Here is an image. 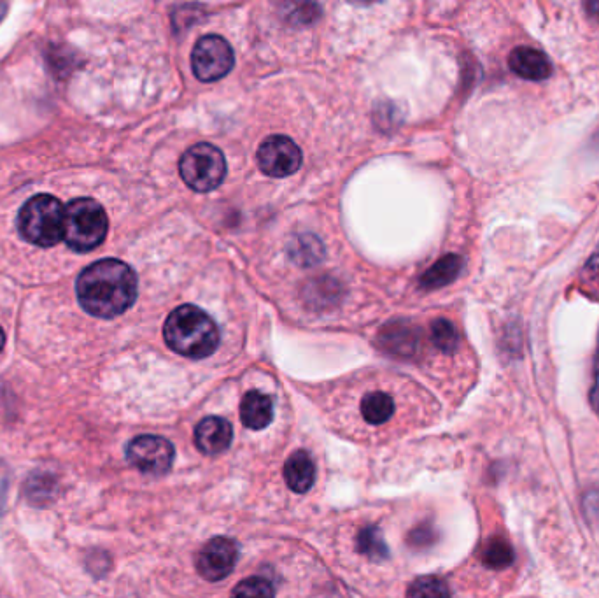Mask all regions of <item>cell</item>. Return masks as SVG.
<instances>
[{
	"instance_id": "ac0fdd59",
	"label": "cell",
	"mask_w": 599,
	"mask_h": 598,
	"mask_svg": "<svg viewBox=\"0 0 599 598\" xmlns=\"http://www.w3.org/2000/svg\"><path fill=\"white\" fill-rule=\"evenodd\" d=\"M482 562L489 569H505L514 563V549L505 539H491L482 551Z\"/></svg>"
},
{
	"instance_id": "8992f818",
	"label": "cell",
	"mask_w": 599,
	"mask_h": 598,
	"mask_svg": "<svg viewBox=\"0 0 599 598\" xmlns=\"http://www.w3.org/2000/svg\"><path fill=\"white\" fill-rule=\"evenodd\" d=\"M235 64L233 50L225 37L204 36L191 53V69L197 79L204 83H212L230 74Z\"/></svg>"
},
{
	"instance_id": "7402d4cb",
	"label": "cell",
	"mask_w": 599,
	"mask_h": 598,
	"mask_svg": "<svg viewBox=\"0 0 599 598\" xmlns=\"http://www.w3.org/2000/svg\"><path fill=\"white\" fill-rule=\"evenodd\" d=\"M295 244V250H291V255L295 258V262H298V264L318 262L319 257L312 255V251L321 255V251H316V246H319L316 237H298V241Z\"/></svg>"
},
{
	"instance_id": "277c9868",
	"label": "cell",
	"mask_w": 599,
	"mask_h": 598,
	"mask_svg": "<svg viewBox=\"0 0 599 598\" xmlns=\"http://www.w3.org/2000/svg\"><path fill=\"white\" fill-rule=\"evenodd\" d=\"M109 230L104 207L97 200L76 199L65 207V243L78 253L99 248Z\"/></svg>"
},
{
	"instance_id": "484cf974",
	"label": "cell",
	"mask_w": 599,
	"mask_h": 598,
	"mask_svg": "<svg viewBox=\"0 0 599 598\" xmlns=\"http://www.w3.org/2000/svg\"><path fill=\"white\" fill-rule=\"evenodd\" d=\"M6 346V334H4V328L0 327V351Z\"/></svg>"
},
{
	"instance_id": "ba28073f",
	"label": "cell",
	"mask_w": 599,
	"mask_h": 598,
	"mask_svg": "<svg viewBox=\"0 0 599 598\" xmlns=\"http://www.w3.org/2000/svg\"><path fill=\"white\" fill-rule=\"evenodd\" d=\"M302 150L286 136L268 137L258 150L261 171L272 178H288L302 167Z\"/></svg>"
},
{
	"instance_id": "9a60e30c",
	"label": "cell",
	"mask_w": 599,
	"mask_h": 598,
	"mask_svg": "<svg viewBox=\"0 0 599 598\" xmlns=\"http://www.w3.org/2000/svg\"><path fill=\"white\" fill-rule=\"evenodd\" d=\"M361 414L370 425H384L395 414V400L391 399L388 393H368L361 400Z\"/></svg>"
},
{
	"instance_id": "8fae6325",
	"label": "cell",
	"mask_w": 599,
	"mask_h": 598,
	"mask_svg": "<svg viewBox=\"0 0 599 598\" xmlns=\"http://www.w3.org/2000/svg\"><path fill=\"white\" fill-rule=\"evenodd\" d=\"M508 65L519 78L529 79V81H543L552 74L549 57L529 46L515 48L508 57Z\"/></svg>"
},
{
	"instance_id": "7c38bea8",
	"label": "cell",
	"mask_w": 599,
	"mask_h": 598,
	"mask_svg": "<svg viewBox=\"0 0 599 598\" xmlns=\"http://www.w3.org/2000/svg\"><path fill=\"white\" fill-rule=\"evenodd\" d=\"M240 420L251 430H263L274 420V402L265 393L251 390L240 404Z\"/></svg>"
},
{
	"instance_id": "2e32d148",
	"label": "cell",
	"mask_w": 599,
	"mask_h": 598,
	"mask_svg": "<svg viewBox=\"0 0 599 598\" xmlns=\"http://www.w3.org/2000/svg\"><path fill=\"white\" fill-rule=\"evenodd\" d=\"M57 479L50 474L37 472L25 481V495L34 506H46L55 500Z\"/></svg>"
},
{
	"instance_id": "7a4b0ae2",
	"label": "cell",
	"mask_w": 599,
	"mask_h": 598,
	"mask_svg": "<svg viewBox=\"0 0 599 598\" xmlns=\"http://www.w3.org/2000/svg\"><path fill=\"white\" fill-rule=\"evenodd\" d=\"M163 337L177 355L202 360L219 346V328L209 314L195 306H181L170 313Z\"/></svg>"
},
{
	"instance_id": "4316f807",
	"label": "cell",
	"mask_w": 599,
	"mask_h": 598,
	"mask_svg": "<svg viewBox=\"0 0 599 598\" xmlns=\"http://www.w3.org/2000/svg\"><path fill=\"white\" fill-rule=\"evenodd\" d=\"M6 9H8L6 4H0V20H2V16H4V13H6Z\"/></svg>"
},
{
	"instance_id": "cb8c5ba5",
	"label": "cell",
	"mask_w": 599,
	"mask_h": 598,
	"mask_svg": "<svg viewBox=\"0 0 599 598\" xmlns=\"http://www.w3.org/2000/svg\"><path fill=\"white\" fill-rule=\"evenodd\" d=\"M591 404L599 416V360L596 362V374H594V385H592L591 390Z\"/></svg>"
},
{
	"instance_id": "d4e9b609",
	"label": "cell",
	"mask_w": 599,
	"mask_h": 598,
	"mask_svg": "<svg viewBox=\"0 0 599 598\" xmlns=\"http://www.w3.org/2000/svg\"><path fill=\"white\" fill-rule=\"evenodd\" d=\"M585 11H587V15L599 22V2H587L585 4Z\"/></svg>"
},
{
	"instance_id": "30bf717a",
	"label": "cell",
	"mask_w": 599,
	"mask_h": 598,
	"mask_svg": "<svg viewBox=\"0 0 599 598\" xmlns=\"http://www.w3.org/2000/svg\"><path fill=\"white\" fill-rule=\"evenodd\" d=\"M233 428L230 421L219 416H207L195 428V444L204 455L216 456L230 448Z\"/></svg>"
},
{
	"instance_id": "5bb4252c",
	"label": "cell",
	"mask_w": 599,
	"mask_h": 598,
	"mask_svg": "<svg viewBox=\"0 0 599 598\" xmlns=\"http://www.w3.org/2000/svg\"><path fill=\"white\" fill-rule=\"evenodd\" d=\"M463 265H465V260L459 255H447V257L440 258L430 271L424 272L421 286L424 290H437L442 286L451 285L452 281L458 278L463 271Z\"/></svg>"
},
{
	"instance_id": "603a6c76",
	"label": "cell",
	"mask_w": 599,
	"mask_h": 598,
	"mask_svg": "<svg viewBox=\"0 0 599 598\" xmlns=\"http://www.w3.org/2000/svg\"><path fill=\"white\" fill-rule=\"evenodd\" d=\"M582 283L587 286L589 292L599 293V248L585 264Z\"/></svg>"
},
{
	"instance_id": "83f0119b",
	"label": "cell",
	"mask_w": 599,
	"mask_h": 598,
	"mask_svg": "<svg viewBox=\"0 0 599 598\" xmlns=\"http://www.w3.org/2000/svg\"><path fill=\"white\" fill-rule=\"evenodd\" d=\"M598 360H599V349H598Z\"/></svg>"
},
{
	"instance_id": "3957f363",
	"label": "cell",
	"mask_w": 599,
	"mask_h": 598,
	"mask_svg": "<svg viewBox=\"0 0 599 598\" xmlns=\"http://www.w3.org/2000/svg\"><path fill=\"white\" fill-rule=\"evenodd\" d=\"M18 230L25 241L39 248H53L65 237V207L57 197L43 193L23 204Z\"/></svg>"
},
{
	"instance_id": "ffe728a7",
	"label": "cell",
	"mask_w": 599,
	"mask_h": 598,
	"mask_svg": "<svg viewBox=\"0 0 599 598\" xmlns=\"http://www.w3.org/2000/svg\"><path fill=\"white\" fill-rule=\"evenodd\" d=\"M431 341L442 353L451 355L459 346L458 328L449 320H437L431 325Z\"/></svg>"
},
{
	"instance_id": "52a82bcc",
	"label": "cell",
	"mask_w": 599,
	"mask_h": 598,
	"mask_svg": "<svg viewBox=\"0 0 599 598\" xmlns=\"http://www.w3.org/2000/svg\"><path fill=\"white\" fill-rule=\"evenodd\" d=\"M174 455L172 442L160 435H139L127 446L128 463L149 476L167 474L174 463Z\"/></svg>"
},
{
	"instance_id": "5b68a950",
	"label": "cell",
	"mask_w": 599,
	"mask_h": 598,
	"mask_svg": "<svg viewBox=\"0 0 599 598\" xmlns=\"http://www.w3.org/2000/svg\"><path fill=\"white\" fill-rule=\"evenodd\" d=\"M179 171L184 183L190 186L191 190L200 193L212 192L225 179V155L212 144H195L181 158Z\"/></svg>"
},
{
	"instance_id": "4fadbf2b",
	"label": "cell",
	"mask_w": 599,
	"mask_h": 598,
	"mask_svg": "<svg viewBox=\"0 0 599 598\" xmlns=\"http://www.w3.org/2000/svg\"><path fill=\"white\" fill-rule=\"evenodd\" d=\"M284 481L289 490L307 493L316 481V467L307 451H295L284 465Z\"/></svg>"
},
{
	"instance_id": "e0dca14e",
	"label": "cell",
	"mask_w": 599,
	"mask_h": 598,
	"mask_svg": "<svg viewBox=\"0 0 599 598\" xmlns=\"http://www.w3.org/2000/svg\"><path fill=\"white\" fill-rule=\"evenodd\" d=\"M356 548L361 555L367 556L374 562H382L389 556L388 544L377 527L363 528L356 539Z\"/></svg>"
},
{
	"instance_id": "d6986e66",
	"label": "cell",
	"mask_w": 599,
	"mask_h": 598,
	"mask_svg": "<svg viewBox=\"0 0 599 598\" xmlns=\"http://www.w3.org/2000/svg\"><path fill=\"white\" fill-rule=\"evenodd\" d=\"M407 598H451V590L440 577L424 576L410 584Z\"/></svg>"
},
{
	"instance_id": "6da1fadb",
	"label": "cell",
	"mask_w": 599,
	"mask_h": 598,
	"mask_svg": "<svg viewBox=\"0 0 599 598\" xmlns=\"http://www.w3.org/2000/svg\"><path fill=\"white\" fill-rule=\"evenodd\" d=\"M137 290L134 269L116 258L88 265L76 281L79 304L86 313L102 320L116 318L134 306Z\"/></svg>"
},
{
	"instance_id": "9c48e42d",
	"label": "cell",
	"mask_w": 599,
	"mask_h": 598,
	"mask_svg": "<svg viewBox=\"0 0 599 598\" xmlns=\"http://www.w3.org/2000/svg\"><path fill=\"white\" fill-rule=\"evenodd\" d=\"M239 560L237 542L226 537H216L200 549L197 556L198 574L207 581H221L232 574L235 563Z\"/></svg>"
},
{
	"instance_id": "44dd1931",
	"label": "cell",
	"mask_w": 599,
	"mask_h": 598,
	"mask_svg": "<svg viewBox=\"0 0 599 598\" xmlns=\"http://www.w3.org/2000/svg\"><path fill=\"white\" fill-rule=\"evenodd\" d=\"M274 584L265 577H247L232 591V598H274Z\"/></svg>"
}]
</instances>
